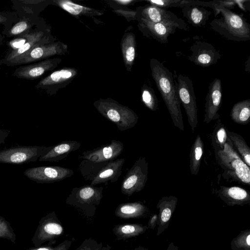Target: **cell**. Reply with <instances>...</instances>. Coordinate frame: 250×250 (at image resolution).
I'll return each instance as SVG.
<instances>
[{"label":"cell","mask_w":250,"mask_h":250,"mask_svg":"<svg viewBox=\"0 0 250 250\" xmlns=\"http://www.w3.org/2000/svg\"><path fill=\"white\" fill-rule=\"evenodd\" d=\"M141 99L149 110L155 111L158 109V102L154 91L151 87L144 84L141 89Z\"/></svg>","instance_id":"cell-36"},{"label":"cell","mask_w":250,"mask_h":250,"mask_svg":"<svg viewBox=\"0 0 250 250\" xmlns=\"http://www.w3.org/2000/svg\"><path fill=\"white\" fill-rule=\"evenodd\" d=\"M192 53L188 57L190 62L202 67H208L217 62L221 55L208 42L196 41L190 47Z\"/></svg>","instance_id":"cell-17"},{"label":"cell","mask_w":250,"mask_h":250,"mask_svg":"<svg viewBox=\"0 0 250 250\" xmlns=\"http://www.w3.org/2000/svg\"><path fill=\"white\" fill-rule=\"evenodd\" d=\"M78 71L74 68L64 67L54 71L41 79L35 87L44 90L48 95L55 94L67 86L77 76Z\"/></svg>","instance_id":"cell-11"},{"label":"cell","mask_w":250,"mask_h":250,"mask_svg":"<svg viewBox=\"0 0 250 250\" xmlns=\"http://www.w3.org/2000/svg\"><path fill=\"white\" fill-rule=\"evenodd\" d=\"M40 16H18L16 21L2 34L7 38H15L27 34L40 21Z\"/></svg>","instance_id":"cell-24"},{"label":"cell","mask_w":250,"mask_h":250,"mask_svg":"<svg viewBox=\"0 0 250 250\" xmlns=\"http://www.w3.org/2000/svg\"><path fill=\"white\" fill-rule=\"evenodd\" d=\"M103 187L87 185L73 188L66 200V203L84 213L88 216L95 214L103 198Z\"/></svg>","instance_id":"cell-5"},{"label":"cell","mask_w":250,"mask_h":250,"mask_svg":"<svg viewBox=\"0 0 250 250\" xmlns=\"http://www.w3.org/2000/svg\"></svg>","instance_id":"cell-53"},{"label":"cell","mask_w":250,"mask_h":250,"mask_svg":"<svg viewBox=\"0 0 250 250\" xmlns=\"http://www.w3.org/2000/svg\"><path fill=\"white\" fill-rule=\"evenodd\" d=\"M217 123L211 134V140L214 152L222 150L229 140L226 132L227 128L225 127L224 124L221 122L220 120H218Z\"/></svg>","instance_id":"cell-35"},{"label":"cell","mask_w":250,"mask_h":250,"mask_svg":"<svg viewBox=\"0 0 250 250\" xmlns=\"http://www.w3.org/2000/svg\"><path fill=\"white\" fill-rule=\"evenodd\" d=\"M0 239H6L16 244V235L9 222L0 216Z\"/></svg>","instance_id":"cell-39"},{"label":"cell","mask_w":250,"mask_h":250,"mask_svg":"<svg viewBox=\"0 0 250 250\" xmlns=\"http://www.w3.org/2000/svg\"><path fill=\"white\" fill-rule=\"evenodd\" d=\"M216 194L229 206H243L250 204V193L239 187L220 186Z\"/></svg>","instance_id":"cell-21"},{"label":"cell","mask_w":250,"mask_h":250,"mask_svg":"<svg viewBox=\"0 0 250 250\" xmlns=\"http://www.w3.org/2000/svg\"><path fill=\"white\" fill-rule=\"evenodd\" d=\"M219 13L222 17L211 21V29L228 40L242 42L250 40V25L243 14H236L224 7L217 9L215 16Z\"/></svg>","instance_id":"cell-2"},{"label":"cell","mask_w":250,"mask_h":250,"mask_svg":"<svg viewBox=\"0 0 250 250\" xmlns=\"http://www.w3.org/2000/svg\"><path fill=\"white\" fill-rule=\"evenodd\" d=\"M111 247L109 245H107L105 246H103L101 250H111Z\"/></svg>","instance_id":"cell-50"},{"label":"cell","mask_w":250,"mask_h":250,"mask_svg":"<svg viewBox=\"0 0 250 250\" xmlns=\"http://www.w3.org/2000/svg\"><path fill=\"white\" fill-rule=\"evenodd\" d=\"M0 35H1V34H0Z\"/></svg>","instance_id":"cell-54"},{"label":"cell","mask_w":250,"mask_h":250,"mask_svg":"<svg viewBox=\"0 0 250 250\" xmlns=\"http://www.w3.org/2000/svg\"><path fill=\"white\" fill-rule=\"evenodd\" d=\"M124 148L123 142L112 140L105 145L83 152L79 158L95 163L110 162L116 160L123 152Z\"/></svg>","instance_id":"cell-15"},{"label":"cell","mask_w":250,"mask_h":250,"mask_svg":"<svg viewBox=\"0 0 250 250\" xmlns=\"http://www.w3.org/2000/svg\"><path fill=\"white\" fill-rule=\"evenodd\" d=\"M175 85L180 103L185 110L188 124L193 133L198 121L197 106L192 82L187 75L179 74Z\"/></svg>","instance_id":"cell-8"},{"label":"cell","mask_w":250,"mask_h":250,"mask_svg":"<svg viewBox=\"0 0 250 250\" xmlns=\"http://www.w3.org/2000/svg\"><path fill=\"white\" fill-rule=\"evenodd\" d=\"M103 246L102 242L90 238L84 240L76 250H101Z\"/></svg>","instance_id":"cell-42"},{"label":"cell","mask_w":250,"mask_h":250,"mask_svg":"<svg viewBox=\"0 0 250 250\" xmlns=\"http://www.w3.org/2000/svg\"><path fill=\"white\" fill-rule=\"evenodd\" d=\"M108 162L95 163L84 159L80 164V170L83 177L91 182L103 170Z\"/></svg>","instance_id":"cell-34"},{"label":"cell","mask_w":250,"mask_h":250,"mask_svg":"<svg viewBox=\"0 0 250 250\" xmlns=\"http://www.w3.org/2000/svg\"><path fill=\"white\" fill-rule=\"evenodd\" d=\"M63 226L54 211L42 217L31 239L35 247L41 246L46 242H51L62 235Z\"/></svg>","instance_id":"cell-10"},{"label":"cell","mask_w":250,"mask_h":250,"mask_svg":"<svg viewBox=\"0 0 250 250\" xmlns=\"http://www.w3.org/2000/svg\"><path fill=\"white\" fill-rule=\"evenodd\" d=\"M34 28L27 34L13 38L12 40L7 42L8 48L6 52L14 51L22 46L32 36Z\"/></svg>","instance_id":"cell-40"},{"label":"cell","mask_w":250,"mask_h":250,"mask_svg":"<svg viewBox=\"0 0 250 250\" xmlns=\"http://www.w3.org/2000/svg\"><path fill=\"white\" fill-rule=\"evenodd\" d=\"M18 17L15 11H0V24L3 26L2 31L7 30L16 21Z\"/></svg>","instance_id":"cell-41"},{"label":"cell","mask_w":250,"mask_h":250,"mask_svg":"<svg viewBox=\"0 0 250 250\" xmlns=\"http://www.w3.org/2000/svg\"><path fill=\"white\" fill-rule=\"evenodd\" d=\"M72 243V240H65L56 246L55 250H69Z\"/></svg>","instance_id":"cell-44"},{"label":"cell","mask_w":250,"mask_h":250,"mask_svg":"<svg viewBox=\"0 0 250 250\" xmlns=\"http://www.w3.org/2000/svg\"><path fill=\"white\" fill-rule=\"evenodd\" d=\"M151 75L160 92L175 126L184 131V125L181 103L174 82L172 73L156 59H151Z\"/></svg>","instance_id":"cell-1"},{"label":"cell","mask_w":250,"mask_h":250,"mask_svg":"<svg viewBox=\"0 0 250 250\" xmlns=\"http://www.w3.org/2000/svg\"><path fill=\"white\" fill-rule=\"evenodd\" d=\"M177 202V197L173 195L163 197L159 200L156 206L159 210L157 236L161 234L168 227Z\"/></svg>","instance_id":"cell-20"},{"label":"cell","mask_w":250,"mask_h":250,"mask_svg":"<svg viewBox=\"0 0 250 250\" xmlns=\"http://www.w3.org/2000/svg\"><path fill=\"white\" fill-rule=\"evenodd\" d=\"M123 58L126 70L131 71L136 57V42L135 35L125 33L121 42Z\"/></svg>","instance_id":"cell-28"},{"label":"cell","mask_w":250,"mask_h":250,"mask_svg":"<svg viewBox=\"0 0 250 250\" xmlns=\"http://www.w3.org/2000/svg\"><path fill=\"white\" fill-rule=\"evenodd\" d=\"M183 16L187 19L188 22L195 27L204 26L211 14V12L204 7L193 3L182 8Z\"/></svg>","instance_id":"cell-26"},{"label":"cell","mask_w":250,"mask_h":250,"mask_svg":"<svg viewBox=\"0 0 250 250\" xmlns=\"http://www.w3.org/2000/svg\"><path fill=\"white\" fill-rule=\"evenodd\" d=\"M114 1L119 4L127 5L134 2V1L132 0H116Z\"/></svg>","instance_id":"cell-47"},{"label":"cell","mask_w":250,"mask_h":250,"mask_svg":"<svg viewBox=\"0 0 250 250\" xmlns=\"http://www.w3.org/2000/svg\"><path fill=\"white\" fill-rule=\"evenodd\" d=\"M61 61V58H49L21 66L15 69L12 75L20 79L36 80L45 73L54 70Z\"/></svg>","instance_id":"cell-13"},{"label":"cell","mask_w":250,"mask_h":250,"mask_svg":"<svg viewBox=\"0 0 250 250\" xmlns=\"http://www.w3.org/2000/svg\"><path fill=\"white\" fill-rule=\"evenodd\" d=\"M206 97L204 122L207 124L212 120L219 119L218 113L222 103V89L220 79H215L208 86Z\"/></svg>","instance_id":"cell-19"},{"label":"cell","mask_w":250,"mask_h":250,"mask_svg":"<svg viewBox=\"0 0 250 250\" xmlns=\"http://www.w3.org/2000/svg\"><path fill=\"white\" fill-rule=\"evenodd\" d=\"M148 212L147 207L141 202L120 204L115 211L116 216L124 219L144 218Z\"/></svg>","instance_id":"cell-27"},{"label":"cell","mask_w":250,"mask_h":250,"mask_svg":"<svg viewBox=\"0 0 250 250\" xmlns=\"http://www.w3.org/2000/svg\"><path fill=\"white\" fill-rule=\"evenodd\" d=\"M12 9L18 16H39L40 13L50 3L44 0H11Z\"/></svg>","instance_id":"cell-25"},{"label":"cell","mask_w":250,"mask_h":250,"mask_svg":"<svg viewBox=\"0 0 250 250\" xmlns=\"http://www.w3.org/2000/svg\"><path fill=\"white\" fill-rule=\"evenodd\" d=\"M157 222L158 214L155 213L150 217L148 223V228L153 230L157 225Z\"/></svg>","instance_id":"cell-45"},{"label":"cell","mask_w":250,"mask_h":250,"mask_svg":"<svg viewBox=\"0 0 250 250\" xmlns=\"http://www.w3.org/2000/svg\"><path fill=\"white\" fill-rule=\"evenodd\" d=\"M51 42L53 41L50 35V29L41 19L34 28L33 34L29 40L18 49L6 52L4 56L0 60V65L15 66L17 63L35 46Z\"/></svg>","instance_id":"cell-6"},{"label":"cell","mask_w":250,"mask_h":250,"mask_svg":"<svg viewBox=\"0 0 250 250\" xmlns=\"http://www.w3.org/2000/svg\"><path fill=\"white\" fill-rule=\"evenodd\" d=\"M214 152L216 160L224 170L222 176L225 180L250 185V168L234 150L229 139L222 150Z\"/></svg>","instance_id":"cell-3"},{"label":"cell","mask_w":250,"mask_h":250,"mask_svg":"<svg viewBox=\"0 0 250 250\" xmlns=\"http://www.w3.org/2000/svg\"><path fill=\"white\" fill-rule=\"evenodd\" d=\"M230 248L232 250H250V229L241 231L231 241Z\"/></svg>","instance_id":"cell-37"},{"label":"cell","mask_w":250,"mask_h":250,"mask_svg":"<svg viewBox=\"0 0 250 250\" xmlns=\"http://www.w3.org/2000/svg\"><path fill=\"white\" fill-rule=\"evenodd\" d=\"M56 241L54 240L49 242L48 244L44 246H41L37 247H34L27 249L26 250H55L56 247H53V245L56 243Z\"/></svg>","instance_id":"cell-43"},{"label":"cell","mask_w":250,"mask_h":250,"mask_svg":"<svg viewBox=\"0 0 250 250\" xmlns=\"http://www.w3.org/2000/svg\"><path fill=\"white\" fill-rule=\"evenodd\" d=\"M81 143L75 141H65L53 146L46 154L41 156L40 162H59L66 158L71 152L78 150Z\"/></svg>","instance_id":"cell-23"},{"label":"cell","mask_w":250,"mask_h":250,"mask_svg":"<svg viewBox=\"0 0 250 250\" xmlns=\"http://www.w3.org/2000/svg\"><path fill=\"white\" fill-rule=\"evenodd\" d=\"M125 161L124 158H120L109 162L103 170L91 181L90 185L95 186L102 183L107 184L108 182L117 181L122 174Z\"/></svg>","instance_id":"cell-22"},{"label":"cell","mask_w":250,"mask_h":250,"mask_svg":"<svg viewBox=\"0 0 250 250\" xmlns=\"http://www.w3.org/2000/svg\"><path fill=\"white\" fill-rule=\"evenodd\" d=\"M148 163L146 158L140 157L124 177L121 185L122 193L128 196L143 190L146 183Z\"/></svg>","instance_id":"cell-9"},{"label":"cell","mask_w":250,"mask_h":250,"mask_svg":"<svg viewBox=\"0 0 250 250\" xmlns=\"http://www.w3.org/2000/svg\"><path fill=\"white\" fill-rule=\"evenodd\" d=\"M10 133V130L0 129V146L5 143V140L9 135Z\"/></svg>","instance_id":"cell-46"},{"label":"cell","mask_w":250,"mask_h":250,"mask_svg":"<svg viewBox=\"0 0 250 250\" xmlns=\"http://www.w3.org/2000/svg\"><path fill=\"white\" fill-rule=\"evenodd\" d=\"M3 39H4V37L2 35H0V45L1 44L2 42H3Z\"/></svg>","instance_id":"cell-52"},{"label":"cell","mask_w":250,"mask_h":250,"mask_svg":"<svg viewBox=\"0 0 250 250\" xmlns=\"http://www.w3.org/2000/svg\"><path fill=\"white\" fill-rule=\"evenodd\" d=\"M138 26L144 35L151 37L162 43L168 42V37L177 29L183 28L178 24L172 23H152L142 18H138Z\"/></svg>","instance_id":"cell-18"},{"label":"cell","mask_w":250,"mask_h":250,"mask_svg":"<svg viewBox=\"0 0 250 250\" xmlns=\"http://www.w3.org/2000/svg\"><path fill=\"white\" fill-rule=\"evenodd\" d=\"M67 52V46L60 42L40 44L33 48L16 66L42 61L56 55H62Z\"/></svg>","instance_id":"cell-14"},{"label":"cell","mask_w":250,"mask_h":250,"mask_svg":"<svg viewBox=\"0 0 250 250\" xmlns=\"http://www.w3.org/2000/svg\"><path fill=\"white\" fill-rule=\"evenodd\" d=\"M228 138L235 146L238 154L246 165L250 167V148L244 138L239 134L226 129Z\"/></svg>","instance_id":"cell-33"},{"label":"cell","mask_w":250,"mask_h":250,"mask_svg":"<svg viewBox=\"0 0 250 250\" xmlns=\"http://www.w3.org/2000/svg\"><path fill=\"white\" fill-rule=\"evenodd\" d=\"M53 2L73 16H89L103 14L99 11L79 5L69 0H53Z\"/></svg>","instance_id":"cell-32"},{"label":"cell","mask_w":250,"mask_h":250,"mask_svg":"<svg viewBox=\"0 0 250 250\" xmlns=\"http://www.w3.org/2000/svg\"><path fill=\"white\" fill-rule=\"evenodd\" d=\"M73 170L60 166H39L26 169L23 174L38 184L59 182L73 175Z\"/></svg>","instance_id":"cell-12"},{"label":"cell","mask_w":250,"mask_h":250,"mask_svg":"<svg viewBox=\"0 0 250 250\" xmlns=\"http://www.w3.org/2000/svg\"><path fill=\"white\" fill-rule=\"evenodd\" d=\"M147 229L142 224H127L116 225L112 231L118 240H124L142 234Z\"/></svg>","instance_id":"cell-29"},{"label":"cell","mask_w":250,"mask_h":250,"mask_svg":"<svg viewBox=\"0 0 250 250\" xmlns=\"http://www.w3.org/2000/svg\"><path fill=\"white\" fill-rule=\"evenodd\" d=\"M137 16L152 23H172L179 25L183 30L188 31V26L184 20L172 12L153 5L141 7Z\"/></svg>","instance_id":"cell-16"},{"label":"cell","mask_w":250,"mask_h":250,"mask_svg":"<svg viewBox=\"0 0 250 250\" xmlns=\"http://www.w3.org/2000/svg\"><path fill=\"white\" fill-rule=\"evenodd\" d=\"M230 116L235 123L245 125L250 121V99L237 102L232 107Z\"/></svg>","instance_id":"cell-30"},{"label":"cell","mask_w":250,"mask_h":250,"mask_svg":"<svg viewBox=\"0 0 250 250\" xmlns=\"http://www.w3.org/2000/svg\"><path fill=\"white\" fill-rule=\"evenodd\" d=\"M204 153V143L199 134L192 144L189 153V168L192 175H197L199 171Z\"/></svg>","instance_id":"cell-31"},{"label":"cell","mask_w":250,"mask_h":250,"mask_svg":"<svg viewBox=\"0 0 250 250\" xmlns=\"http://www.w3.org/2000/svg\"><path fill=\"white\" fill-rule=\"evenodd\" d=\"M93 105L107 120L115 124L120 131H125L135 126L139 117L131 109L110 99H101Z\"/></svg>","instance_id":"cell-4"},{"label":"cell","mask_w":250,"mask_h":250,"mask_svg":"<svg viewBox=\"0 0 250 250\" xmlns=\"http://www.w3.org/2000/svg\"><path fill=\"white\" fill-rule=\"evenodd\" d=\"M167 250H179L177 246L175 245L173 242H170L167 248Z\"/></svg>","instance_id":"cell-48"},{"label":"cell","mask_w":250,"mask_h":250,"mask_svg":"<svg viewBox=\"0 0 250 250\" xmlns=\"http://www.w3.org/2000/svg\"><path fill=\"white\" fill-rule=\"evenodd\" d=\"M246 64H247V65H246V67L247 66L248 67L247 68V71L250 72V58L249 57L247 60V62H246Z\"/></svg>","instance_id":"cell-51"},{"label":"cell","mask_w":250,"mask_h":250,"mask_svg":"<svg viewBox=\"0 0 250 250\" xmlns=\"http://www.w3.org/2000/svg\"><path fill=\"white\" fill-rule=\"evenodd\" d=\"M53 146H16L0 150V163L21 165L36 162Z\"/></svg>","instance_id":"cell-7"},{"label":"cell","mask_w":250,"mask_h":250,"mask_svg":"<svg viewBox=\"0 0 250 250\" xmlns=\"http://www.w3.org/2000/svg\"><path fill=\"white\" fill-rule=\"evenodd\" d=\"M131 250H150L147 248H146L143 246H139L137 247H136L134 249H132Z\"/></svg>","instance_id":"cell-49"},{"label":"cell","mask_w":250,"mask_h":250,"mask_svg":"<svg viewBox=\"0 0 250 250\" xmlns=\"http://www.w3.org/2000/svg\"><path fill=\"white\" fill-rule=\"evenodd\" d=\"M150 4L165 9L168 7H180L191 4V0H147Z\"/></svg>","instance_id":"cell-38"}]
</instances>
